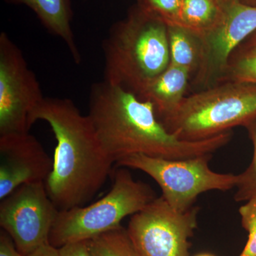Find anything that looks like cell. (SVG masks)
<instances>
[{
    "mask_svg": "<svg viewBox=\"0 0 256 256\" xmlns=\"http://www.w3.org/2000/svg\"><path fill=\"white\" fill-rule=\"evenodd\" d=\"M88 116L114 164L136 154L166 160L213 154L232 138L227 132L204 140H181L166 130L152 102L104 80L92 85Z\"/></svg>",
    "mask_w": 256,
    "mask_h": 256,
    "instance_id": "obj_1",
    "label": "cell"
},
{
    "mask_svg": "<svg viewBox=\"0 0 256 256\" xmlns=\"http://www.w3.org/2000/svg\"><path fill=\"white\" fill-rule=\"evenodd\" d=\"M32 120L46 122L56 140L53 170L45 182L50 200L60 210L86 204L105 184L114 164L88 116L70 99L45 98Z\"/></svg>",
    "mask_w": 256,
    "mask_h": 256,
    "instance_id": "obj_2",
    "label": "cell"
},
{
    "mask_svg": "<svg viewBox=\"0 0 256 256\" xmlns=\"http://www.w3.org/2000/svg\"><path fill=\"white\" fill-rule=\"evenodd\" d=\"M104 80L139 95L170 64L168 26L133 6L102 43Z\"/></svg>",
    "mask_w": 256,
    "mask_h": 256,
    "instance_id": "obj_3",
    "label": "cell"
},
{
    "mask_svg": "<svg viewBox=\"0 0 256 256\" xmlns=\"http://www.w3.org/2000/svg\"><path fill=\"white\" fill-rule=\"evenodd\" d=\"M255 119L256 84L226 82L186 96L160 121L178 139L194 142L246 127Z\"/></svg>",
    "mask_w": 256,
    "mask_h": 256,
    "instance_id": "obj_4",
    "label": "cell"
},
{
    "mask_svg": "<svg viewBox=\"0 0 256 256\" xmlns=\"http://www.w3.org/2000/svg\"><path fill=\"white\" fill-rule=\"evenodd\" d=\"M110 191L88 206L60 210L48 242L57 248L118 228L129 216L140 212L156 198L148 184L137 181L128 168L118 166Z\"/></svg>",
    "mask_w": 256,
    "mask_h": 256,
    "instance_id": "obj_5",
    "label": "cell"
},
{
    "mask_svg": "<svg viewBox=\"0 0 256 256\" xmlns=\"http://www.w3.org/2000/svg\"><path fill=\"white\" fill-rule=\"evenodd\" d=\"M212 154L183 160H166L142 154L119 160L118 166L140 170L159 185L162 197L173 210L185 212L197 197L210 191L226 192L235 188L238 175L222 174L210 169Z\"/></svg>",
    "mask_w": 256,
    "mask_h": 256,
    "instance_id": "obj_6",
    "label": "cell"
},
{
    "mask_svg": "<svg viewBox=\"0 0 256 256\" xmlns=\"http://www.w3.org/2000/svg\"><path fill=\"white\" fill-rule=\"evenodd\" d=\"M40 82L8 34H0V137L26 134L44 100Z\"/></svg>",
    "mask_w": 256,
    "mask_h": 256,
    "instance_id": "obj_7",
    "label": "cell"
},
{
    "mask_svg": "<svg viewBox=\"0 0 256 256\" xmlns=\"http://www.w3.org/2000/svg\"><path fill=\"white\" fill-rule=\"evenodd\" d=\"M200 212L173 210L162 196L131 216L127 228L136 256H190L188 239L197 227Z\"/></svg>",
    "mask_w": 256,
    "mask_h": 256,
    "instance_id": "obj_8",
    "label": "cell"
},
{
    "mask_svg": "<svg viewBox=\"0 0 256 256\" xmlns=\"http://www.w3.org/2000/svg\"><path fill=\"white\" fill-rule=\"evenodd\" d=\"M58 213L45 182L25 184L1 200L0 226L18 252L28 256L48 244Z\"/></svg>",
    "mask_w": 256,
    "mask_h": 256,
    "instance_id": "obj_9",
    "label": "cell"
},
{
    "mask_svg": "<svg viewBox=\"0 0 256 256\" xmlns=\"http://www.w3.org/2000/svg\"><path fill=\"white\" fill-rule=\"evenodd\" d=\"M256 31V6L224 0L220 21L201 38V63L193 85L202 90L218 84L234 50Z\"/></svg>",
    "mask_w": 256,
    "mask_h": 256,
    "instance_id": "obj_10",
    "label": "cell"
},
{
    "mask_svg": "<svg viewBox=\"0 0 256 256\" xmlns=\"http://www.w3.org/2000/svg\"><path fill=\"white\" fill-rule=\"evenodd\" d=\"M54 159L30 134L0 137V200L25 184L45 182Z\"/></svg>",
    "mask_w": 256,
    "mask_h": 256,
    "instance_id": "obj_11",
    "label": "cell"
},
{
    "mask_svg": "<svg viewBox=\"0 0 256 256\" xmlns=\"http://www.w3.org/2000/svg\"><path fill=\"white\" fill-rule=\"evenodd\" d=\"M191 76L186 69L170 64L168 68L150 82L138 96L154 105L160 120L176 110L186 97Z\"/></svg>",
    "mask_w": 256,
    "mask_h": 256,
    "instance_id": "obj_12",
    "label": "cell"
},
{
    "mask_svg": "<svg viewBox=\"0 0 256 256\" xmlns=\"http://www.w3.org/2000/svg\"><path fill=\"white\" fill-rule=\"evenodd\" d=\"M10 4H23L36 14L50 34L60 37L66 44L76 64L82 62L80 52L72 30L70 0H5Z\"/></svg>",
    "mask_w": 256,
    "mask_h": 256,
    "instance_id": "obj_13",
    "label": "cell"
},
{
    "mask_svg": "<svg viewBox=\"0 0 256 256\" xmlns=\"http://www.w3.org/2000/svg\"><path fill=\"white\" fill-rule=\"evenodd\" d=\"M168 26L170 64L195 74L201 63V37L180 25Z\"/></svg>",
    "mask_w": 256,
    "mask_h": 256,
    "instance_id": "obj_14",
    "label": "cell"
},
{
    "mask_svg": "<svg viewBox=\"0 0 256 256\" xmlns=\"http://www.w3.org/2000/svg\"><path fill=\"white\" fill-rule=\"evenodd\" d=\"M224 0H184L180 26L200 37L206 34L220 21Z\"/></svg>",
    "mask_w": 256,
    "mask_h": 256,
    "instance_id": "obj_15",
    "label": "cell"
},
{
    "mask_svg": "<svg viewBox=\"0 0 256 256\" xmlns=\"http://www.w3.org/2000/svg\"><path fill=\"white\" fill-rule=\"evenodd\" d=\"M90 256H136L127 229L121 226L86 240Z\"/></svg>",
    "mask_w": 256,
    "mask_h": 256,
    "instance_id": "obj_16",
    "label": "cell"
},
{
    "mask_svg": "<svg viewBox=\"0 0 256 256\" xmlns=\"http://www.w3.org/2000/svg\"><path fill=\"white\" fill-rule=\"evenodd\" d=\"M226 82L256 84V48L242 44L234 50L218 82Z\"/></svg>",
    "mask_w": 256,
    "mask_h": 256,
    "instance_id": "obj_17",
    "label": "cell"
},
{
    "mask_svg": "<svg viewBox=\"0 0 256 256\" xmlns=\"http://www.w3.org/2000/svg\"><path fill=\"white\" fill-rule=\"evenodd\" d=\"M245 128L252 140L254 153L252 162L247 169L238 174L236 192L234 195V200L237 202H248L256 198V119Z\"/></svg>",
    "mask_w": 256,
    "mask_h": 256,
    "instance_id": "obj_18",
    "label": "cell"
},
{
    "mask_svg": "<svg viewBox=\"0 0 256 256\" xmlns=\"http://www.w3.org/2000/svg\"><path fill=\"white\" fill-rule=\"evenodd\" d=\"M184 0H137V6L164 22L168 26L180 25Z\"/></svg>",
    "mask_w": 256,
    "mask_h": 256,
    "instance_id": "obj_19",
    "label": "cell"
},
{
    "mask_svg": "<svg viewBox=\"0 0 256 256\" xmlns=\"http://www.w3.org/2000/svg\"><path fill=\"white\" fill-rule=\"evenodd\" d=\"M242 227L248 233L246 244L238 256H256V198L239 208Z\"/></svg>",
    "mask_w": 256,
    "mask_h": 256,
    "instance_id": "obj_20",
    "label": "cell"
},
{
    "mask_svg": "<svg viewBox=\"0 0 256 256\" xmlns=\"http://www.w3.org/2000/svg\"><path fill=\"white\" fill-rule=\"evenodd\" d=\"M60 256H90L86 240L66 244L58 248Z\"/></svg>",
    "mask_w": 256,
    "mask_h": 256,
    "instance_id": "obj_21",
    "label": "cell"
},
{
    "mask_svg": "<svg viewBox=\"0 0 256 256\" xmlns=\"http://www.w3.org/2000/svg\"><path fill=\"white\" fill-rule=\"evenodd\" d=\"M0 256H24L16 248L11 236L2 229L0 232Z\"/></svg>",
    "mask_w": 256,
    "mask_h": 256,
    "instance_id": "obj_22",
    "label": "cell"
},
{
    "mask_svg": "<svg viewBox=\"0 0 256 256\" xmlns=\"http://www.w3.org/2000/svg\"><path fill=\"white\" fill-rule=\"evenodd\" d=\"M28 256H60L58 248L50 245V242L38 248Z\"/></svg>",
    "mask_w": 256,
    "mask_h": 256,
    "instance_id": "obj_23",
    "label": "cell"
},
{
    "mask_svg": "<svg viewBox=\"0 0 256 256\" xmlns=\"http://www.w3.org/2000/svg\"><path fill=\"white\" fill-rule=\"evenodd\" d=\"M244 46L256 48V31L242 44Z\"/></svg>",
    "mask_w": 256,
    "mask_h": 256,
    "instance_id": "obj_24",
    "label": "cell"
},
{
    "mask_svg": "<svg viewBox=\"0 0 256 256\" xmlns=\"http://www.w3.org/2000/svg\"><path fill=\"white\" fill-rule=\"evenodd\" d=\"M242 4L250 5V6H256V0H238Z\"/></svg>",
    "mask_w": 256,
    "mask_h": 256,
    "instance_id": "obj_25",
    "label": "cell"
},
{
    "mask_svg": "<svg viewBox=\"0 0 256 256\" xmlns=\"http://www.w3.org/2000/svg\"><path fill=\"white\" fill-rule=\"evenodd\" d=\"M195 256H215L212 255V254H198V255H196Z\"/></svg>",
    "mask_w": 256,
    "mask_h": 256,
    "instance_id": "obj_26",
    "label": "cell"
}]
</instances>
